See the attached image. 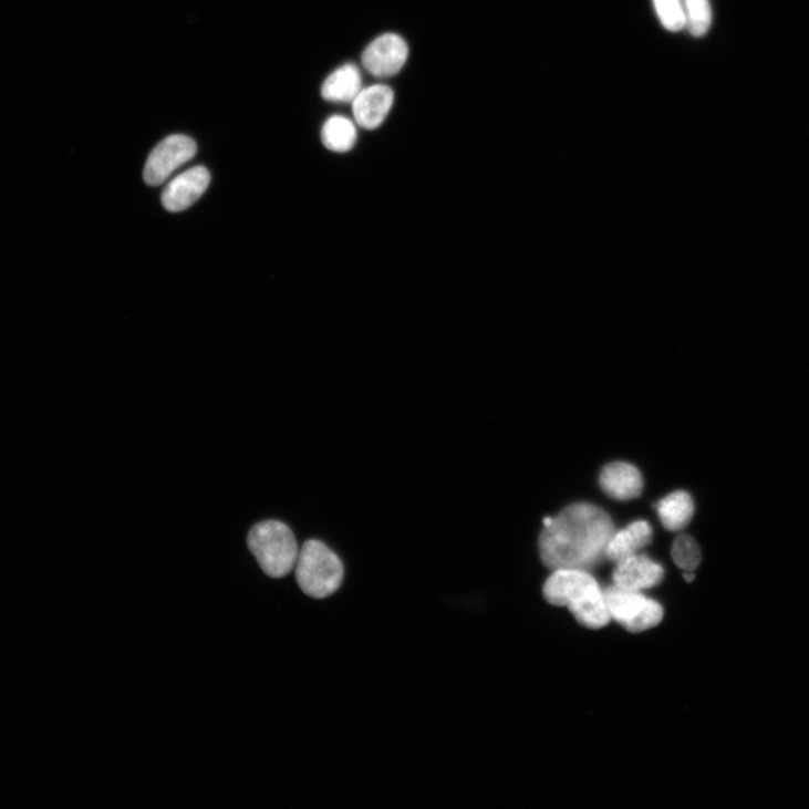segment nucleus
<instances>
[{
	"instance_id": "1",
	"label": "nucleus",
	"mask_w": 809,
	"mask_h": 809,
	"mask_svg": "<svg viewBox=\"0 0 809 809\" xmlns=\"http://www.w3.org/2000/svg\"><path fill=\"white\" fill-rule=\"evenodd\" d=\"M615 529L610 515L591 504H574L562 510L540 537L543 563L553 569L588 570L606 558Z\"/></svg>"
},
{
	"instance_id": "2",
	"label": "nucleus",
	"mask_w": 809,
	"mask_h": 809,
	"mask_svg": "<svg viewBox=\"0 0 809 809\" xmlns=\"http://www.w3.org/2000/svg\"><path fill=\"white\" fill-rule=\"evenodd\" d=\"M543 594L550 604L568 608L588 629H602L611 621L604 592L587 570H554L544 584Z\"/></svg>"
},
{
	"instance_id": "3",
	"label": "nucleus",
	"mask_w": 809,
	"mask_h": 809,
	"mask_svg": "<svg viewBox=\"0 0 809 809\" xmlns=\"http://www.w3.org/2000/svg\"><path fill=\"white\" fill-rule=\"evenodd\" d=\"M295 569L301 590L315 600L335 594L344 578V567L339 556L319 540L303 544Z\"/></svg>"
},
{
	"instance_id": "4",
	"label": "nucleus",
	"mask_w": 809,
	"mask_h": 809,
	"mask_svg": "<svg viewBox=\"0 0 809 809\" xmlns=\"http://www.w3.org/2000/svg\"><path fill=\"white\" fill-rule=\"evenodd\" d=\"M248 547L263 572L282 578L295 569L300 548L295 536L282 522L269 520L256 525L248 536Z\"/></svg>"
},
{
	"instance_id": "5",
	"label": "nucleus",
	"mask_w": 809,
	"mask_h": 809,
	"mask_svg": "<svg viewBox=\"0 0 809 809\" xmlns=\"http://www.w3.org/2000/svg\"><path fill=\"white\" fill-rule=\"evenodd\" d=\"M604 597L611 620L630 632L650 630L664 619V609L640 592L620 590L614 585L604 592Z\"/></svg>"
},
{
	"instance_id": "6",
	"label": "nucleus",
	"mask_w": 809,
	"mask_h": 809,
	"mask_svg": "<svg viewBox=\"0 0 809 809\" xmlns=\"http://www.w3.org/2000/svg\"><path fill=\"white\" fill-rule=\"evenodd\" d=\"M197 152L196 143L185 135H172L160 142L146 162L143 177L146 184L159 186L178 168L191 160Z\"/></svg>"
},
{
	"instance_id": "7",
	"label": "nucleus",
	"mask_w": 809,
	"mask_h": 809,
	"mask_svg": "<svg viewBox=\"0 0 809 809\" xmlns=\"http://www.w3.org/2000/svg\"><path fill=\"white\" fill-rule=\"evenodd\" d=\"M409 48L398 34L386 33L376 38L362 53L364 69L376 79L397 75L407 62Z\"/></svg>"
},
{
	"instance_id": "8",
	"label": "nucleus",
	"mask_w": 809,
	"mask_h": 809,
	"mask_svg": "<svg viewBox=\"0 0 809 809\" xmlns=\"http://www.w3.org/2000/svg\"><path fill=\"white\" fill-rule=\"evenodd\" d=\"M395 101L394 91L384 84L362 89L353 100L352 113L357 126L373 131L382 126Z\"/></svg>"
},
{
	"instance_id": "9",
	"label": "nucleus",
	"mask_w": 809,
	"mask_h": 809,
	"mask_svg": "<svg viewBox=\"0 0 809 809\" xmlns=\"http://www.w3.org/2000/svg\"><path fill=\"white\" fill-rule=\"evenodd\" d=\"M613 574L620 590L640 592L649 590L664 579L665 570L645 554H634L616 563Z\"/></svg>"
},
{
	"instance_id": "10",
	"label": "nucleus",
	"mask_w": 809,
	"mask_h": 809,
	"mask_svg": "<svg viewBox=\"0 0 809 809\" xmlns=\"http://www.w3.org/2000/svg\"><path fill=\"white\" fill-rule=\"evenodd\" d=\"M209 183L210 175L206 168H191L168 184L163 194V204L169 211H183L201 197Z\"/></svg>"
},
{
	"instance_id": "11",
	"label": "nucleus",
	"mask_w": 809,
	"mask_h": 809,
	"mask_svg": "<svg viewBox=\"0 0 809 809\" xmlns=\"http://www.w3.org/2000/svg\"><path fill=\"white\" fill-rule=\"evenodd\" d=\"M602 489L618 500H630L641 495L643 479L632 465L614 463L606 466L600 478Z\"/></svg>"
},
{
	"instance_id": "12",
	"label": "nucleus",
	"mask_w": 809,
	"mask_h": 809,
	"mask_svg": "<svg viewBox=\"0 0 809 809\" xmlns=\"http://www.w3.org/2000/svg\"><path fill=\"white\" fill-rule=\"evenodd\" d=\"M362 90V76L355 64L346 63L325 80L322 97L331 103H352Z\"/></svg>"
},
{
	"instance_id": "13",
	"label": "nucleus",
	"mask_w": 809,
	"mask_h": 809,
	"mask_svg": "<svg viewBox=\"0 0 809 809\" xmlns=\"http://www.w3.org/2000/svg\"><path fill=\"white\" fill-rule=\"evenodd\" d=\"M652 528L645 521H636L625 529L614 532L608 548L606 558L620 562L650 544L652 540Z\"/></svg>"
},
{
	"instance_id": "14",
	"label": "nucleus",
	"mask_w": 809,
	"mask_h": 809,
	"mask_svg": "<svg viewBox=\"0 0 809 809\" xmlns=\"http://www.w3.org/2000/svg\"><path fill=\"white\" fill-rule=\"evenodd\" d=\"M694 501L689 494L676 491L656 504L658 519L668 531L677 532L687 527L694 515Z\"/></svg>"
},
{
	"instance_id": "15",
	"label": "nucleus",
	"mask_w": 809,
	"mask_h": 809,
	"mask_svg": "<svg viewBox=\"0 0 809 809\" xmlns=\"http://www.w3.org/2000/svg\"><path fill=\"white\" fill-rule=\"evenodd\" d=\"M325 148L335 154H346L357 139L356 123L346 116L333 115L326 120L321 133Z\"/></svg>"
},
{
	"instance_id": "16",
	"label": "nucleus",
	"mask_w": 809,
	"mask_h": 809,
	"mask_svg": "<svg viewBox=\"0 0 809 809\" xmlns=\"http://www.w3.org/2000/svg\"><path fill=\"white\" fill-rule=\"evenodd\" d=\"M686 28L694 37H704L712 25L709 0H684Z\"/></svg>"
},
{
	"instance_id": "17",
	"label": "nucleus",
	"mask_w": 809,
	"mask_h": 809,
	"mask_svg": "<svg viewBox=\"0 0 809 809\" xmlns=\"http://www.w3.org/2000/svg\"><path fill=\"white\" fill-rule=\"evenodd\" d=\"M657 18L671 32H680L686 28L685 9L682 0H653Z\"/></svg>"
},
{
	"instance_id": "18",
	"label": "nucleus",
	"mask_w": 809,
	"mask_h": 809,
	"mask_svg": "<svg viewBox=\"0 0 809 809\" xmlns=\"http://www.w3.org/2000/svg\"><path fill=\"white\" fill-rule=\"evenodd\" d=\"M672 554L675 563L685 571L694 572L702 561V552L697 542L686 535L675 540Z\"/></svg>"
}]
</instances>
